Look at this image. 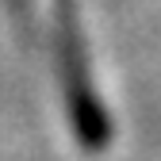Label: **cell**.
Wrapping results in <instances>:
<instances>
[{
    "instance_id": "obj_1",
    "label": "cell",
    "mask_w": 161,
    "mask_h": 161,
    "mask_svg": "<svg viewBox=\"0 0 161 161\" xmlns=\"http://www.w3.org/2000/svg\"><path fill=\"white\" fill-rule=\"evenodd\" d=\"M54 58H58V73H62V88H65V104L73 115L77 138L85 146H104L111 127H108V111L92 88L85 42H80L77 15H73L69 0H54Z\"/></svg>"
}]
</instances>
